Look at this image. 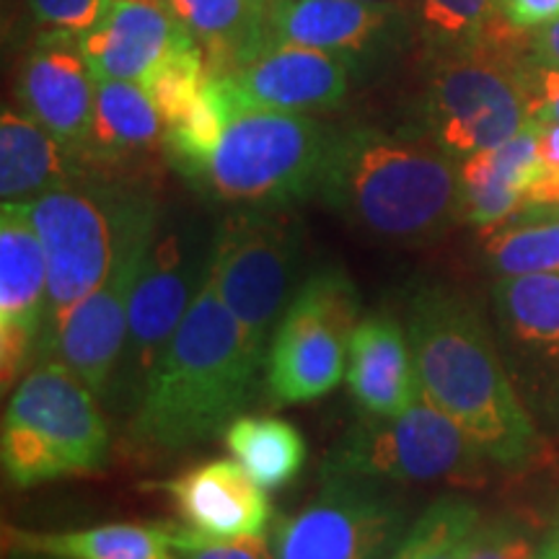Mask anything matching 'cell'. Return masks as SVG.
<instances>
[{
    "instance_id": "obj_23",
    "label": "cell",
    "mask_w": 559,
    "mask_h": 559,
    "mask_svg": "<svg viewBox=\"0 0 559 559\" xmlns=\"http://www.w3.org/2000/svg\"><path fill=\"white\" fill-rule=\"evenodd\" d=\"M83 160L52 132L24 111L3 109L0 117V198L3 202H34L47 192L81 179Z\"/></svg>"
},
{
    "instance_id": "obj_26",
    "label": "cell",
    "mask_w": 559,
    "mask_h": 559,
    "mask_svg": "<svg viewBox=\"0 0 559 559\" xmlns=\"http://www.w3.org/2000/svg\"><path fill=\"white\" fill-rule=\"evenodd\" d=\"M267 0H166V9L198 39L215 75L230 73L260 50Z\"/></svg>"
},
{
    "instance_id": "obj_34",
    "label": "cell",
    "mask_w": 559,
    "mask_h": 559,
    "mask_svg": "<svg viewBox=\"0 0 559 559\" xmlns=\"http://www.w3.org/2000/svg\"><path fill=\"white\" fill-rule=\"evenodd\" d=\"M542 171L526 194V207L559 210V124L539 122Z\"/></svg>"
},
{
    "instance_id": "obj_22",
    "label": "cell",
    "mask_w": 559,
    "mask_h": 559,
    "mask_svg": "<svg viewBox=\"0 0 559 559\" xmlns=\"http://www.w3.org/2000/svg\"><path fill=\"white\" fill-rule=\"evenodd\" d=\"M542 171L539 122L498 148L477 151L459 166V221L492 228L526 210V194Z\"/></svg>"
},
{
    "instance_id": "obj_20",
    "label": "cell",
    "mask_w": 559,
    "mask_h": 559,
    "mask_svg": "<svg viewBox=\"0 0 559 559\" xmlns=\"http://www.w3.org/2000/svg\"><path fill=\"white\" fill-rule=\"evenodd\" d=\"M396 19V5L362 0H267L260 47L296 45L353 58L379 45Z\"/></svg>"
},
{
    "instance_id": "obj_27",
    "label": "cell",
    "mask_w": 559,
    "mask_h": 559,
    "mask_svg": "<svg viewBox=\"0 0 559 559\" xmlns=\"http://www.w3.org/2000/svg\"><path fill=\"white\" fill-rule=\"evenodd\" d=\"M228 451L264 489L290 485L306 464V440L280 417H236L223 430Z\"/></svg>"
},
{
    "instance_id": "obj_4",
    "label": "cell",
    "mask_w": 559,
    "mask_h": 559,
    "mask_svg": "<svg viewBox=\"0 0 559 559\" xmlns=\"http://www.w3.org/2000/svg\"><path fill=\"white\" fill-rule=\"evenodd\" d=\"M29 213L50 267L45 349L68 313L99 288L124 251L158 234L160 210L156 194L148 190L86 179L83 174L29 202Z\"/></svg>"
},
{
    "instance_id": "obj_19",
    "label": "cell",
    "mask_w": 559,
    "mask_h": 559,
    "mask_svg": "<svg viewBox=\"0 0 559 559\" xmlns=\"http://www.w3.org/2000/svg\"><path fill=\"white\" fill-rule=\"evenodd\" d=\"M156 487L174 500L187 526L218 539L262 536L272 521L267 489L236 459L207 461Z\"/></svg>"
},
{
    "instance_id": "obj_10",
    "label": "cell",
    "mask_w": 559,
    "mask_h": 559,
    "mask_svg": "<svg viewBox=\"0 0 559 559\" xmlns=\"http://www.w3.org/2000/svg\"><path fill=\"white\" fill-rule=\"evenodd\" d=\"M360 319L358 288L345 270L311 272L272 334L264 360L270 404H309L337 389L347 373L349 334Z\"/></svg>"
},
{
    "instance_id": "obj_25",
    "label": "cell",
    "mask_w": 559,
    "mask_h": 559,
    "mask_svg": "<svg viewBox=\"0 0 559 559\" xmlns=\"http://www.w3.org/2000/svg\"><path fill=\"white\" fill-rule=\"evenodd\" d=\"M171 523H109L83 531L5 528V547L47 559H171Z\"/></svg>"
},
{
    "instance_id": "obj_8",
    "label": "cell",
    "mask_w": 559,
    "mask_h": 559,
    "mask_svg": "<svg viewBox=\"0 0 559 559\" xmlns=\"http://www.w3.org/2000/svg\"><path fill=\"white\" fill-rule=\"evenodd\" d=\"M487 461L485 451L419 389L417 400L400 415H366L349 428L321 464V477L481 487L487 481Z\"/></svg>"
},
{
    "instance_id": "obj_32",
    "label": "cell",
    "mask_w": 559,
    "mask_h": 559,
    "mask_svg": "<svg viewBox=\"0 0 559 559\" xmlns=\"http://www.w3.org/2000/svg\"><path fill=\"white\" fill-rule=\"evenodd\" d=\"M536 547L523 523L500 515L485 519L472 531L466 559H536Z\"/></svg>"
},
{
    "instance_id": "obj_28",
    "label": "cell",
    "mask_w": 559,
    "mask_h": 559,
    "mask_svg": "<svg viewBox=\"0 0 559 559\" xmlns=\"http://www.w3.org/2000/svg\"><path fill=\"white\" fill-rule=\"evenodd\" d=\"M526 210L534 215H513L485 228L481 257L498 277L559 275V210L549 215H539L536 207Z\"/></svg>"
},
{
    "instance_id": "obj_12",
    "label": "cell",
    "mask_w": 559,
    "mask_h": 559,
    "mask_svg": "<svg viewBox=\"0 0 559 559\" xmlns=\"http://www.w3.org/2000/svg\"><path fill=\"white\" fill-rule=\"evenodd\" d=\"M207 272V251L198 254L177 230L158 228L135 293H132L128 337L107 402L120 409H135L153 368L166 353L174 332L190 311Z\"/></svg>"
},
{
    "instance_id": "obj_29",
    "label": "cell",
    "mask_w": 559,
    "mask_h": 559,
    "mask_svg": "<svg viewBox=\"0 0 559 559\" xmlns=\"http://www.w3.org/2000/svg\"><path fill=\"white\" fill-rule=\"evenodd\" d=\"M409 5L436 58L477 50L508 24L498 0H412Z\"/></svg>"
},
{
    "instance_id": "obj_38",
    "label": "cell",
    "mask_w": 559,
    "mask_h": 559,
    "mask_svg": "<svg viewBox=\"0 0 559 559\" xmlns=\"http://www.w3.org/2000/svg\"><path fill=\"white\" fill-rule=\"evenodd\" d=\"M389 559H412V547H409V542H407V534H404V539H402L400 547L391 551Z\"/></svg>"
},
{
    "instance_id": "obj_33",
    "label": "cell",
    "mask_w": 559,
    "mask_h": 559,
    "mask_svg": "<svg viewBox=\"0 0 559 559\" xmlns=\"http://www.w3.org/2000/svg\"><path fill=\"white\" fill-rule=\"evenodd\" d=\"M111 0H29V9L47 32L86 34L109 11Z\"/></svg>"
},
{
    "instance_id": "obj_31",
    "label": "cell",
    "mask_w": 559,
    "mask_h": 559,
    "mask_svg": "<svg viewBox=\"0 0 559 559\" xmlns=\"http://www.w3.org/2000/svg\"><path fill=\"white\" fill-rule=\"evenodd\" d=\"M171 559H275V551L262 536L218 539L194 528L174 531Z\"/></svg>"
},
{
    "instance_id": "obj_42",
    "label": "cell",
    "mask_w": 559,
    "mask_h": 559,
    "mask_svg": "<svg viewBox=\"0 0 559 559\" xmlns=\"http://www.w3.org/2000/svg\"><path fill=\"white\" fill-rule=\"evenodd\" d=\"M549 539H551V542H557V544H559V528L555 531V534H551V536H549Z\"/></svg>"
},
{
    "instance_id": "obj_5",
    "label": "cell",
    "mask_w": 559,
    "mask_h": 559,
    "mask_svg": "<svg viewBox=\"0 0 559 559\" xmlns=\"http://www.w3.org/2000/svg\"><path fill=\"white\" fill-rule=\"evenodd\" d=\"M111 436L99 400L60 360H39L13 389L0 430V461L13 487L94 474Z\"/></svg>"
},
{
    "instance_id": "obj_13",
    "label": "cell",
    "mask_w": 559,
    "mask_h": 559,
    "mask_svg": "<svg viewBox=\"0 0 559 559\" xmlns=\"http://www.w3.org/2000/svg\"><path fill=\"white\" fill-rule=\"evenodd\" d=\"M50 298L45 243L34 228L29 202L0 210V379L3 394L29 373L41 353Z\"/></svg>"
},
{
    "instance_id": "obj_2",
    "label": "cell",
    "mask_w": 559,
    "mask_h": 559,
    "mask_svg": "<svg viewBox=\"0 0 559 559\" xmlns=\"http://www.w3.org/2000/svg\"><path fill=\"white\" fill-rule=\"evenodd\" d=\"M264 355L205 272L190 311L130 412L124 451L164 456L226 430L254 389Z\"/></svg>"
},
{
    "instance_id": "obj_1",
    "label": "cell",
    "mask_w": 559,
    "mask_h": 559,
    "mask_svg": "<svg viewBox=\"0 0 559 559\" xmlns=\"http://www.w3.org/2000/svg\"><path fill=\"white\" fill-rule=\"evenodd\" d=\"M407 337L423 394L502 469H526L542 453L534 417L510 379L477 304L423 283L407 304Z\"/></svg>"
},
{
    "instance_id": "obj_37",
    "label": "cell",
    "mask_w": 559,
    "mask_h": 559,
    "mask_svg": "<svg viewBox=\"0 0 559 559\" xmlns=\"http://www.w3.org/2000/svg\"><path fill=\"white\" fill-rule=\"evenodd\" d=\"M531 55L539 62H547V66H559V21L534 34Z\"/></svg>"
},
{
    "instance_id": "obj_9",
    "label": "cell",
    "mask_w": 559,
    "mask_h": 559,
    "mask_svg": "<svg viewBox=\"0 0 559 559\" xmlns=\"http://www.w3.org/2000/svg\"><path fill=\"white\" fill-rule=\"evenodd\" d=\"M304 234L283 207H241L221 221L207 249V275L223 304L267 360L280 319L296 296Z\"/></svg>"
},
{
    "instance_id": "obj_17",
    "label": "cell",
    "mask_w": 559,
    "mask_h": 559,
    "mask_svg": "<svg viewBox=\"0 0 559 559\" xmlns=\"http://www.w3.org/2000/svg\"><path fill=\"white\" fill-rule=\"evenodd\" d=\"M192 39L166 5L122 0L109 5L94 29L81 34L79 45L94 81H130L143 86Z\"/></svg>"
},
{
    "instance_id": "obj_35",
    "label": "cell",
    "mask_w": 559,
    "mask_h": 559,
    "mask_svg": "<svg viewBox=\"0 0 559 559\" xmlns=\"http://www.w3.org/2000/svg\"><path fill=\"white\" fill-rule=\"evenodd\" d=\"M526 94L531 122L559 124V66H547L531 55L526 68Z\"/></svg>"
},
{
    "instance_id": "obj_24",
    "label": "cell",
    "mask_w": 559,
    "mask_h": 559,
    "mask_svg": "<svg viewBox=\"0 0 559 559\" xmlns=\"http://www.w3.org/2000/svg\"><path fill=\"white\" fill-rule=\"evenodd\" d=\"M166 140L156 104L138 83L96 81L94 124L83 151L86 164L120 166L153 153Z\"/></svg>"
},
{
    "instance_id": "obj_39",
    "label": "cell",
    "mask_w": 559,
    "mask_h": 559,
    "mask_svg": "<svg viewBox=\"0 0 559 559\" xmlns=\"http://www.w3.org/2000/svg\"><path fill=\"white\" fill-rule=\"evenodd\" d=\"M536 559H559V544L549 539L547 544H544L539 557H536Z\"/></svg>"
},
{
    "instance_id": "obj_16",
    "label": "cell",
    "mask_w": 559,
    "mask_h": 559,
    "mask_svg": "<svg viewBox=\"0 0 559 559\" xmlns=\"http://www.w3.org/2000/svg\"><path fill=\"white\" fill-rule=\"evenodd\" d=\"M16 96L24 115L83 158L94 124L96 81L75 34L50 32L26 52Z\"/></svg>"
},
{
    "instance_id": "obj_15",
    "label": "cell",
    "mask_w": 559,
    "mask_h": 559,
    "mask_svg": "<svg viewBox=\"0 0 559 559\" xmlns=\"http://www.w3.org/2000/svg\"><path fill=\"white\" fill-rule=\"evenodd\" d=\"M349 70V58L342 55L296 45H267L218 79L236 109L309 115L337 107L345 99Z\"/></svg>"
},
{
    "instance_id": "obj_18",
    "label": "cell",
    "mask_w": 559,
    "mask_h": 559,
    "mask_svg": "<svg viewBox=\"0 0 559 559\" xmlns=\"http://www.w3.org/2000/svg\"><path fill=\"white\" fill-rule=\"evenodd\" d=\"M492 304L515 373L559 404V275L498 277Z\"/></svg>"
},
{
    "instance_id": "obj_7",
    "label": "cell",
    "mask_w": 559,
    "mask_h": 559,
    "mask_svg": "<svg viewBox=\"0 0 559 559\" xmlns=\"http://www.w3.org/2000/svg\"><path fill=\"white\" fill-rule=\"evenodd\" d=\"M523 34L502 26L477 50L438 58L428 83L425 117L432 143L451 158L498 148L531 122Z\"/></svg>"
},
{
    "instance_id": "obj_11",
    "label": "cell",
    "mask_w": 559,
    "mask_h": 559,
    "mask_svg": "<svg viewBox=\"0 0 559 559\" xmlns=\"http://www.w3.org/2000/svg\"><path fill=\"white\" fill-rule=\"evenodd\" d=\"M321 481L309 506L275 523V559H389L407 534V508L400 495L373 479Z\"/></svg>"
},
{
    "instance_id": "obj_40",
    "label": "cell",
    "mask_w": 559,
    "mask_h": 559,
    "mask_svg": "<svg viewBox=\"0 0 559 559\" xmlns=\"http://www.w3.org/2000/svg\"><path fill=\"white\" fill-rule=\"evenodd\" d=\"M362 3H379V5H396V9H402L404 3H412V0H362Z\"/></svg>"
},
{
    "instance_id": "obj_30",
    "label": "cell",
    "mask_w": 559,
    "mask_h": 559,
    "mask_svg": "<svg viewBox=\"0 0 559 559\" xmlns=\"http://www.w3.org/2000/svg\"><path fill=\"white\" fill-rule=\"evenodd\" d=\"M479 510L464 498H440L407 531L412 559H466Z\"/></svg>"
},
{
    "instance_id": "obj_6",
    "label": "cell",
    "mask_w": 559,
    "mask_h": 559,
    "mask_svg": "<svg viewBox=\"0 0 559 559\" xmlns=\"http://www.w3.org/2000/svg\"><path fill=\"white\" fill-rule=\"evenodd\" d=\"M332 138L309 115L234 107L215 148L187 179L228 205L288 207L317 192Z\"/></svg>"
},
{
    "instance_id": "obj_14",
    "label": "cell",
    "mask_w": 559,
    "mask_h": 559,
    "mask_svg": "<svg viewBox=\"0 0 559 559\" xmlns=\"http://www.w3.org/2000/svg\"><path fill=\"white\" fill-rule=\"evenodd\" d=\"M153 239L124 251L107 280L68 313L55 337L41 349L39 360L66 362L99 402H107L111 379L120 366L132 293Z\"/></svg>"
},
{
    "instance_id": "obj_41",
    "label": "cell",
    "mask_w": 559,
    "mask_h": 559,
    "mask_svg": "<svg viewBox=\"0 0 559 559\" xmlns=\"http://www.w3.org/2000/svg\"><path fill=\"white\" fill-rule=\"evenodd\" d=\"M111 3H122V0H111ZM140 3H160V5H166V0H140Z\"/></svg>"
},
{
    "instance_id": "obj_21",
    "label": "cell",
    "mask_w": 559,
    "mask_h": 559,
    "mask_svg": "<svg viewBox=\"0 0 559 559\" xmlns=\"http://www.w3.org/2000/svg\"><path fill=\"white\" fill-rule=\"evenodd\" d=\"M345 381L370 417H394L419 396L407 330L389 313H370L349 334Z\"/></svg>"
},
{
    "instance_id": "obj_3",
    "label": "cell",
    "mask_w": 559,
    "mask_h": 559,
    "mask_svg": "<svg viewBox=\"0 0 559 559\" xmlns=\"http://www.w3.org/2000/svg\"><path fill=\"white\" fill-rule=\"evenodd\" d=\"M317 194L368 239L423 247L459 221V169L438 143L376 128L334 132Z\"/></svg>"
},
{
    "instance_id": "obj_36",
    "label": "cell",
    "mask_w": 559,
    "mask_h": 559,
    "mask_svg": "<svg viewBox=\"0 0 559 559\" xmlns=\"http://www.w3.org/2000/svg\"><path fill=\"white\" fill-rule=\"evenodd\" d=\"M500 16L519 32H539L559 21V0H498Z\"/></svg>"
}]
</instances>
